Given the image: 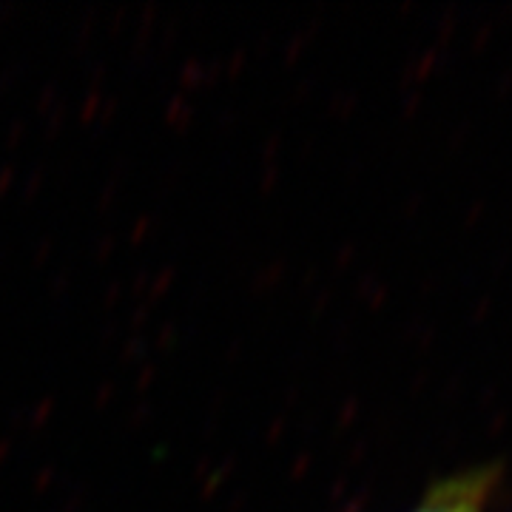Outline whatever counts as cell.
<instances>
[{
	"label": "cell",
	"instance_id": "cell-1",
	"mask_svg": "<svg viewBox=\"0 0 512 512\" xmlns=\"http://www.w3.org/2000/svg\"><path fill=\"white\" fill-rule=\"evenodd\" d=\"M421 512H467V504H439V507H430V510H421Z\"/></svg>",
	"mask_w": 512,
	"mask_h": 512
}]
</instances>
